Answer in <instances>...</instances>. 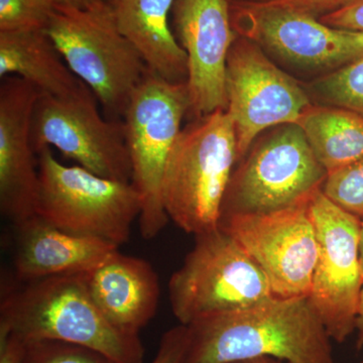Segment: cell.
<instances>
[{
    "label": "cell",
    "mask_w": 363,
    "mask_h": 363,
    "mask_svg": "<svg viewBox=\"0 0 363 363\" xmlns=\"http://www.w3.org/2000/svg\"><path fill=\"white\" fill-rule=\"evenodd\" d=\"M183 363L272 357L286 363H337L332 339L308 297H272L247 309L190 325Z\"/></svg>",
    "instance_id": "6da1fadb"
},
{
    "label": "cell",
    "mask_w": 363,
    "mask_h": 363,
    "mask_svg": "<svg viewBox=\"0 0 363 363\" xmlns=\"http://www.w3.org/2000/svg\"><path fill=\"white\" fill-rule=\"evenodd\" d=\"M55 340L97 351L111 363H143L140 336L116 328L93 302L84 274L23 281L2 292L0 337Z\"/></svg>",
    "instance_id": "7a4b0ae2"
},
{
    "label": "cell",
    "mask_w": 363,
    "mask_h": 363,
    "mask_svg": "<svg viewBox=\"0 0 363 363\" xmlns=\"http://www.w3.org/2000/svg\"><path fill=\"white\" fill-rule=\"evenodd\" d=\"M236 164L235 130L227 111L192 119L177 138L162 181L169 220L194 236L218 228Z\"/></svg>",
    "instance_id": "3957f363"
},
{
    "label": "cell",
    "mask_w": 363,
    "mask_h": 363,
    "mask_svg": "<svg viewBox=\"0 0 363 363\" xmlns=\"http://www.w3.org/2000/svg\"><path fill=\"white\" fill-rule=\"evenodd\" d=\"M47 33L107 114L113 119L123 117L149 69L117 28L106 0L85 9L57 6Z\"/></svg>",
    "instance_id": "277c9868"
},
{
    "label": "cell",
    "mask_w": 363,
    "mask_h": 363,
    "mask_svg": "<svg viewBox=\"0 0 363 363\" xmlns=\"http://www.w3.org/2000/svg\"><path fill=\"white\" fill-rule=\"evenodd\" d=\"M189 109L187 83L169 82L149 70L123 117L131 184L142 198L138 224L145 240L157 238L169 220L162 203V181Z\"/></svg>",
    "instance_id": "5b68a950"
},
{
    "label": "cell",
    "mask_w": 363,
    "mask_h": 363,
    "mask_svg": "<svg viewBox=\"0 0 363 363\" xmlns=\"http://www.w3.org/2000/svg\"><path fill=\"white\" fill-rule=\"evenodd\" d=\"M195 245L169 281L172 311L179 323L247 309L274 297L264 272L221 228L195 236Z\"/></svg>",
    "instance_id": "8992f818"
},
{
    "label": "cell",
    "mask_w": 363,
    "mask_h": 363,
    "mask_svg": "<svg viewBox=\"0 0 363 363\" xmlns=\"http://www.w3.org/2000/svg\"><path fill=\"white\" fill-rule=\"evenodd\" d=\"M327 175L298 123L274 126L257 138L234 169L221 218L269 213L309 203Z\"/></svg>",
    "instance_id": "52a82bcc"
},
{
    "label": "cell",
    "mask_w": 363,
    "mask_h": 363,
    "mask_svg": "<svg viewBox=\"0 0 363 363\" xmlns=\"http://www.w3.org/2000/svg\"><path fill=\"white\" fill-rule=\"evenodd\" d=\"M38 156L40 202L38 215L52 225L93 236L121 247L142 212V198L131 182L111 180L82 167L67 166L51 147Z\"/></svg>",
    "instance_id": "ba28073f"
},
{
    "label": "cell",
    "mask_w": 363,
    "mask_h": 363,
    "mask_svg": "<svg viewBox=\"0 0 363 363\" xmlns=\"http://www.w3.org/2000/svg\"><path fill=\"white\" fill-rule=\"evenodd\" d=\"M318 255L310 303L332 340L343 343L357 329L363 286L360 262L362 219L317 191L309 202Z\"/></svg>",
    "instance_id": "9c48e42d"
},
{
    "label": "cell",
    "mask_w": 363,
    "mask_h": 363,
    "mask_svg": "<svg viewBox=\"0 0 363 363\" xmlns=\"http://www.w3.org/2000/svg\"><path fill=\"white\" fill-rule=\"evenodd\" d=\"M234 32L267 54L303 71L338 70L363 56V33L325 25L319 18L257 0L230 2Z\"/></svg>",
    "instance_id": "30bf717a"
},
{
    "label": "cell",
    "mask_w": 363,
    "mask_h": 363,
    "mask_svg": "<svg viewBox=\"0 0 363 363\" xmlns=\"http://www.w3.org/2000/svg\"><path fill=\"white\" fill-rule=\"evenodd\" d=\"M225 89L238 164L262 131L298 123L312 104L295 78L279 69L259 45L238 35L227 57Z\"/></svg>",
    "instance_id": "8fae6325"
},
{
    "label": "cell",
    "mask_w": 363,
    "mask_h": 363,
    "mask_svg": "<svg viewBox=\"0 0 363 363\" xmlns=\"http://www.w3.org/2000/svg\"><path fill=\"white\" fill-rule=\"evenodd\" d=\"M96 101L88 87L72 97L40 95L32 119L33 150L38 155L45 147H54L98 176L131 182L123 121L104 118Z\"/></svg>",
    "instance_id": "7c38bea8"
},
{
    "label": "cell",
    "mask_w": 363,
    "mask_h": 363,
    "mask_svg": "<svg viewBox=\"0 0 363 363\" xmlns=\"http://www.w3.org/2000/svg\"><path fill=\"white\" fill-rule=\"evenodd\" d=\"M220 227L264 272L276 297L309 296L318 255L309 203L269 213L229 215L222 217Z\"/></svg>",
    "instance_id": "4fadbf2b"
},
{
    "label": "cell",
    "mask_w": 363,
    "mask_h": 363,
    "mask_svg": "<svg viewBox=\"0 0 363 363\" xmlns=\"http://www.w3.org/2000/svg\"><path fill=\"white\" fill-rule=\"evenodd\" d=\"M175 37L188 61L187 87L192 119L227 111V57L238 33L228 0H175Z\"/></svg>",
    "instance_id": "5bb4252c"
},
{
    "label": "cell",
    "mask_w": 363,
    "mask_h": 363,
    "mask_svg": "<svg viewBox=\"0 0 363 363\" xmlns=\"http://www.w3.org/2000/svg\"><path fill=\"white\" fill-rule=\"evenodd\" d=\"M42 95L16 76L0 85V209L14 224L38 215L39 164L32 143V119Z\"/></svg>",
    "instance_id": "9a60e30c"
},
{
    "label": "cell",
    "mask_w": 363,
    "mask_h": 363,
    "mask_svg": "<svg viewBox=\"0 0 363 363\" xmlns=\"http://www.w3.org/2000/svg\"><path fill=\"white\" fill-rule=\"evenodd\" d=\"M14 228L13 267L21 281L89 272L119 250L101 238L63 230L40 215Z\"/></svg>",
    "instance_id": "2e32d148"
},
{
    "label": "cell",
    "mask_w": 363,
    "mask_h": 363,
    "mask_svg": "<svg viewBox=\"0 0 363 363\" xmlns=\"http://www.w3.org/2000/svg\"><path fill=\"white\" fill-rule=\"evenodd\" d=\"M93 302L116 328L138 335L159 307V276L149 262L118 252L83 272Z\"/></svg>",
    "instance_id": "e0dca14e"
},
{
    "label": "cell",
    "mask_w": 363,
    "mask_h": 363,
    "mask_svg": "<svg viewBox=\"0 0 363 363\" xmlns=\"http://www.w3.org/2000/svg\"><path fill=\"white\" fill-rule=\"evenodd\" d=\"M117 28L152 73L172 83H187V55L169 26L175 0H106Z\"/></svg>",
    "instance_id": "ac0fdd59"
},
{
    "label": "cell",
    "mask_w": 363,
    "mask_h": 363,
    "mask_svg": "<svg viewBox=\"0 0 363 363\" xmlns=\"http://www.w3.org/2000/svg\"><path fill=\"white\" fill-rule=\"evenodd\" d=\"M9 76L54 97L75 96L87 87L67 65L47 30L0 33V77Z\"/></svg>",
    "instance_id": "d6986e66"
},
{
    "label": "cell",
    "mask_w": 363,
    "mask_h": 363,
    "mask_svg": "<svg viewBox=\"0 0 363 363\" xmlns=\"http://www.w3.org/2000/svg\"><path fill=\"white\" fill-rule=\"evenodd\" d=\"M298 124L328 173L363 157V114L342 107L311 104Z\"/></svg>",
    "instance_id": "ffe728a7"
},
{
    "label": "cell",
    "mask_w": 363,
    "mask_h": 363,
    "mask_svg": "<svg viewBox=\"0 0 363 363\" xmlns=\"http://www.w3.org/2000/svg\"><path fill=\"white\" fill-rule=\"evenodd\" d=\"M305 89L322 105L342 107L363 114V56L322 75Z\"/></svg>",
    "instance_id": "44dd1931"
},
{
    "label": "cell",
    "mask_w": 363,
    "mask_h": 363,
    "mask_svg": "<svg viewBox=\"0 0 363 363\" xmlns=\"http://www.w3.org/2000/svg\"><path fill=\"white\" fill-rule=\"evenodd\" d=\"M55 0H0V33L47 30Z\"/></svg>",
    "instance_id": "7402d4cb"
},
{
    "label": "cell",
    "mask_w": 363,
    "mask_h": 363,
    "mask_svg": "<svg viewBox=\"0 0 363 363\" xmlns=\"http://www.w3.org/2000/svg\"><path fill=\"white\" fill-rule=\"evenodd\" d=\"M322 193L348 213L363 219V157L329 172Z\"/></svg>",
    "instance_id": "603a6c76"
},
{
    "label": "cell",
    "mask_w": 363,
    "mask_h": 363,
    "mask_svg": "<svg viewBox=\"0 0 363 363\" xmlns=\"http://www.w3.org/2000/svg\"><path fill=\"white\" fill-rule=\"evenodd\" d=\"M23 363H111L104 355L75 344L55 340L26 343Z\"/></svg>",
    "instance_id": "cb8c5ba5"
},
{
    "label": "cell",
    "mask_w": 363,
    "mask_h": 363,
    "mask_svg": "<svg viewBox=\"0 0 363 363\" xmlns=\"http://www.w3.org/2000/svg\"><path fill=\"white\" fill-rule=\"evenodd\" d=\"M188 345V326L179 324L164 332L156 357L150 363H183Z\"/></svg>",
    "instance_id": "d4e9b609"
},
{
    "label": "cell",
    "mask_w": 363,
    "mask_h": 363,
    "mask_svg": "<svg viewBox=\"0 0 363 363\" xmlns=\"http://www.w3.org/2000/svg\"><path fill=\"white\" fill-rule=\"evenodd\" d=\"M264 4H272L301 11L320 18L326 14L342 9L353 0H257Z\"/></svg>",
    "instance_id": "484cf974"
},
{
    "label": "cell",
    "mask_w": 363,
    "mask_h": 363,
    "mask_svg": "<svg viewBox=\"0 0 363 363\" xmlns=\"http://www.w3.org/2000/svg\"><path fill=\"white\" fill-rule=\"evenodd\" d=\"M325 25L363 33V0H353L342 9L319 18Z\"/></svg>",
    "instance_id": "4316f807"
},
{
    "label": "cell",
    "mask_w": 363,
    "mask_h": 363,
    "mask_svg": "<svg viewBox=\"0 0 363 363\" xmlns=\"http://www.w3.org/2000/svg\"><path fill=\"white\" fill-rule=\"evenodd\" d=\"M26 342L16 335L0 337V363H23Z\"/></svg>",
    "instance_id": "83f0119b"
},
{
    "label": "cell",
    "mask_w": 363,
    "mask_h": 363,
    "mask_svg": "<svg viewBox=\"0 0 363 363\" xmlns=\"http://www.w3.org/2000/svg\"><path fill=\"white\" fill-rule=\"evenodd\" d=\"M357 350L363 348V286L362 294H360L359 305H358L357 319Z\"/></svg>",
    "instance_id": "f1b7e54d"
},
{
    "label": "cell",
    "mask_w": 363,
    "mask_h": 363,
    "mask_svg": "<svg viewBox=\"0 0 363 363\" xmlns=\"http://www.w3.org/2000/svg\"><path fill=\"white\" fill-rule=\"evenodd\" d=\"M58 6L79 7V9H85L92 6L97 0H55Z\"/></svg>",
    "instance_id": "f546056e"
},
{
    "label": "cell",
    "mask_w": 363,
    "mask_h": 363,
    "mask_svg": "<svg viewBox=\"0 0 363 363\" xmlns=\"http://www.w3.org/2000/svg\"><path fill=\"white\" fill-rule=\"evenodd\" d=\"M233 363H286L283 360L276 359L272 357H259L252 358V359L242 360V362H238Z\"/></svg>",
    "instance_id": "4dcf8cb0"
},
{
    "label": "cell",
    "mask_w": 363,
    "mask_h": 363,
    "mask_svg": "<svg viewBox=\"0 0 363 363\" xmlns=\"http://www.w3.org/2000/svg\"><path fill=\"white\" fill-rule=\"evenodd\" d=\"M360 262L363 274V219L362 220V228H360Z\"/></svg>",
    "instance_id": "1f68e13d"
},
{
    "label": "cell",
    "mask_w": 363,
    "mask_h": 363,
    "mask_svg": "<svg viewBox=\"0 0 363 363\" xmlns=\"http://www.w3.org/2000/svg\"><path fill=\"white\" fill-rule=\"evenodd\" d=\"M229 2L236 1V0H228Z\"/></svg>",
    "instance_id": "d6a6232c"
},
{
    "label": "cell",
    "mask_w": 363,
    "mask_h": 363,
    "mask_svg": "<svg viewBox=\"0 0 363 363\" xmlns=\"http://www.w3.org/2000/svg\"><path fill=\"white\" fill-rule=\"evenodd\" d=\"M359 363H363V359L362 360V362H360Z\"/></svg>",
    "instance_id": "836d02e7"
}]
</instances>
